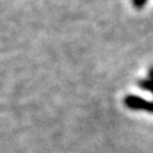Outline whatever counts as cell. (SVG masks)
<instances>
[{
  "label": "cell",
  "mask_w": 153,
  "mask_h": 153,
  "mask_svg": "<svg viewBox=\"0 0 153 153\" xmlns=\"http://www.w3.org/2000/svg\"><path fill=\"white\" fill-rule=\"evenodd\" d=\"M138 85H139L142 89H146V91H148V92H151L153 94V80L139 79V80H138Z\"/></svg>",
  "instance_id": "2"
},
{
  "label": "cell",
  "mask_w": 153,
  "mask_h": 153,
  "mask_svg": "<svg viewBox=\"0 0 153 153\" xmlns=\"http://www.w3.org/2000/svg\"><path fill=\"white\" fill-rule=\"evenodd\" d=\"M124 102H125L126 106L129 108H131V110H144V111L153 114V102L142 98V97H139V96L129 94L125 97Z\"/></svg>",
  "instance_id": "1"
},
{
  "label": "cell",
  "mask_w": 153,
  "mask_h": 153,
  "mask_svg": "<svg viewBox=\"0 0 153 153\" xmlns=\"http://www.w3.org/2000/svg\"><path fill=\"white\" fill-rule=\"evenodd\" d=\"M148 79L153 80V66H151L149 70H148Z\"/></svg>",
  "instance_id": "4"
},
{
  "label": "cell",
  "mask_w": 153,
  "mask_h": 153,
  "mask_svg": "<svg viewBox=\"0 0 153 153\" xmlns=\"http://www.w3.org/2000/svg\"><path fill=\"white\" fill-rule=\"evenodd\" d=\"M131 4L134 5V8L142 9L147 4V0H131Z\"/></svg>",
  "instance_id": "3"
}]
</instances>
